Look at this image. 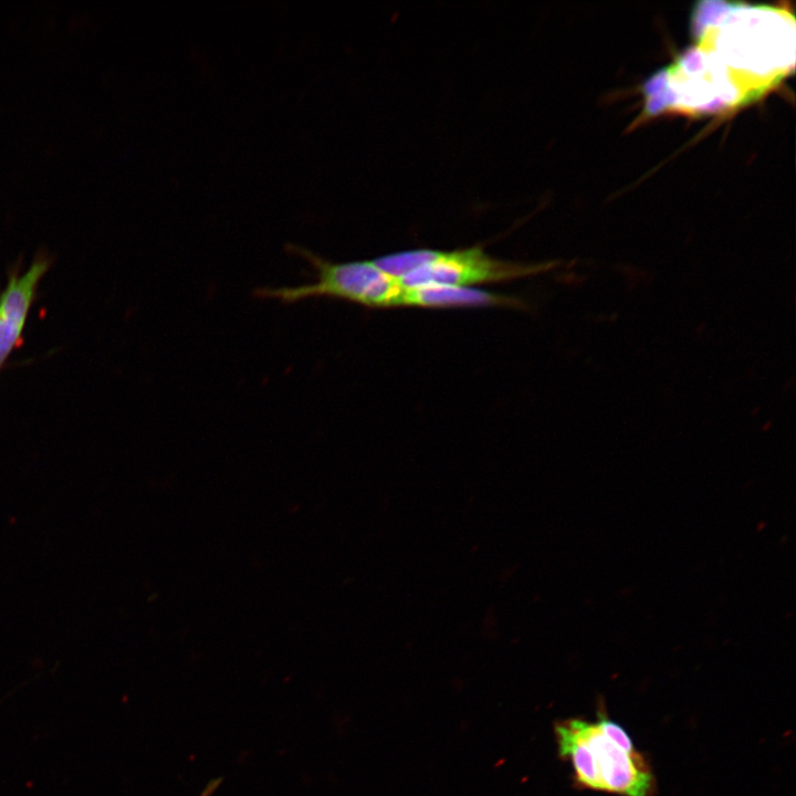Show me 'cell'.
Returning a JSON list of instances; mask_svg holds the SVG:
<instances>
[{
  "mask_svg": "<svg viewBox=\"0 0 796 796\" xmlns=\"http://www.w3.org/2000/svg\"><path fill=\"white\" fill-rule=\"evenodd\" d=\"M692 45L643 85L642 116L729 115L794 73L796 23L786 4L698 2Z\"/></svg>",
  "mask_w": 796,
  "mask_h": 796,
  "instance_id": "obj_1",
  "label": "cell"
},
{
  "mask_svg": "<svg viewBox=\"0 0 796 796\" xmlns=\"http://www.w3.org/2000/svg\"><path fill=\"white\" fill-rule=\"evenodd\" d=\"M217 783H218V781L212 782L209 786H207V788L205 789V792L201 796H210L212 794V792L216 789Z\"/></svg>",
  "mask_w": 796,
  "mask_h": 796,
  "instance_id": "obj_6",
  "label": "cell"
},
{
  "mask_svg": "<svg viewBox=\"0 0 796 796\" xmlns=\"http://www.w3.org/2000/svg\"><path fill=\"white\" fill-rule=\"evenodd\" d=\"M374 262L407 285L475 287L509 282L538 273V264H525L490 255L481 247L457 250L416 249L387 254Z\"/></svg>",
  "mask_w": 796,
  "mask_h": 796,
  "instance_id": "obj_4",
  "label": "cell"
},
{
  "mask_svg": "<svg viewBox=\"0 0 796 796\" xmlns=\"http://www.w3.org/2000/svg\"><path fill=\"white\" fill-rule=\"evenodd\" d=\"M291 250L312 266L315 280L293 286L258 287L255 297L283 304L326 297L370 308L408 307L410 286L374 260L332 262L301 247Z\"/></svg>",
  "mask_w": 796,
  "mask_h": 796,
  "instance_id": "obj_3",
  "label": "cell"
},
{
  "mask_svg": "<svg viewBox=\"0 0 796 796\" xmlns=\"http://www.w3.org/2000/svg\"><path fill=\"white\" fill-rule=\"evenodd\" d=\"M53 258L40 250L28 270L19 269L8 276L0 292V373L10 355L23 343V333L35 302L41 280L52 266Z\"/></svg>",
  "mask_w": 796,
  "mask_h": 796,
  "instance_id": "obj_5",
  "label": "cell"
},
{
  "mask_svg": "<svg viewBox=\"0 0 796 796\" xmlns=\"http://www.w3.org/2000/svg\"><path fill=\"white\" fill-rule=\"evenodd\" d=\"M557 751L577 786L618 796H653L652 771L629 734L599 710L596 721L567 719L555 725Z\"/></svg>",
  "mask_w": 796,
  "mask_h": 796,
  "instance_id": "obj_2",
  "label": "cell"
}]
</instances>
